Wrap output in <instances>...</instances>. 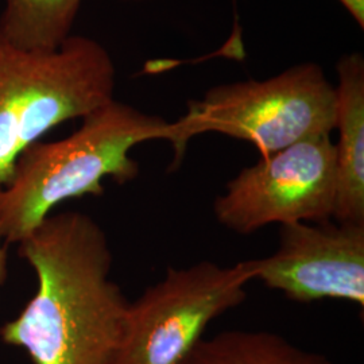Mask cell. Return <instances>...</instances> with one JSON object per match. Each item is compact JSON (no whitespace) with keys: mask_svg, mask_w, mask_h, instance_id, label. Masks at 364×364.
I'll list each match as a JSON object with an SVG mask.
<instances>
[{"mask_svg":"<svg viewBox=\"0 0 364 364\" xmlns=\"http://www.w3.org/2000/svg\"><path fill=\"white\" fill-rule=\"evenodd\" d=\"M18 247L37 290L1 326V340L34 364H112L130 301L111 278L105 230L81 212L52 213Z\"/></svg>","mask_w":364,"mask_h":364,"instance_id":"1","label":"cell"},{"mask_svg":"<svg viewBox=\"0 0 364 364\" xmlns=\"http://www.w3.org/2000/svg\"><path fill=\"white\" fill-rule=\"evenodd\" d=\"M69 136L39 141L15 164L0 189V236L19 243L68 200L105 193L103 180L123 185L139 174L130 151L149 141H168L170 122L111 100L81 119Z\"/></svg>","mask_w":364,"mask_h":364,"instance_id":"2","label":"cell"},{"mask_svg":"<svg viewBox=\"0 0 364 364\" xmlns=\"http://www.w3.org/2000/svg\"><path fill=\"white\" fill-rule=\"evenodd\" d=\"M115 82L114 61L95 39L70 36L52 52H28L0 36V189L45 134L114 100Z\"/></svg>","mask_w":364,"mask_h":364,"instance_id":"3","label":"cell"},{"mask_svg":"<svg viewBox=\"0 0 364 364\" xmlns=\"http://www.w3.org/2000/svg\"><path fill=\"white\" fill-rule=\"evenodd\" d=\"M335 85L321 66L304 63L274 77L210 88L170 123L171 168L181 164L195 136L216 132L252 144L260 156L335 130Z\"/></svg>","mask_w":364,"mask_h":364,"instance_id":"4","label":"cell"},{"mask_svg":"<svg viewBox=\"0 0 364 364\" xmlns=\"http://www.w3.org/2000/svg\"><path fill=\"white\" fill-rule=\"evenodd\" d=\"M251 281L250 259L232 266L201 260L169 267L130 302L112 364H183L209 324L245 302Z\"/></svg>","mask_w":364,"mask_h":364,"instance_id":"5","label":"cell"},{"mask_svg":"<svg viewBox=\"0 0 364 364\" xmlns=\"http://www.w3.org/2000/svg\"><path fill=\"white\" fill-rule=\"evenodd\" d=\"M335 208V146L331 135L301 141L240 170L216 197V220L251 235L270 224L331 220Z\"/></svg>","mask_w":364,"mask_h":364,"instance_id":"6","label":"cell"},{"mask_svg":"<svg viewBox=\"0 0 364 364\" xmlns=\"http://www.w3.org/2000/svg\"><path fill=\"white\" fill-rule=\"evenodd\" d=\"M250 264L254 279L291 301L343 299L364 306V224L281 225L277 251Z\"/></svg>","mask_w":364,"mask_h":364,"instance_id":"7","label":"cell"},{"mask_svg":"<svg viewBox=\"0 0 364 364\" xmlns=\"http://www.w3.org/2000/svg\"><path fill=\"white\" fill-rule=\"evenodd\" d=\"M335 208L338 223L364 224V58L346 54L336 65Z\"/></svg>","mask_w":364,"mask_h":364,"instance_id":"8","label":"cell"},{"mask_svg":"<svg viewBox=\"0 0 364 364\" xmlns=\"http://www.w3.org/2000/svg\"><path fill=\"white\" fill-rule=\"evenodd\" d=\"M183 364H336L269 331H224L204 338Z\"/></svg>","mask_w":364,"mask_h":364,"instance_id":"9","label":"cell"},{"mask_svg":"<svg viewBox=\"0 0 364 364\" xmlns=\"http://www.w3.org/2000/svg\"><path fill=\"white\" fill-rule=\"evenodd\" d=\"M82 0H4L0 36L28 52H52L70 37Z\"/></svg>","mask_w":364,"mask_h":364,"instance_id":"10","label":"cell"},{"mask_svg":"<svg viewBox=\"0 0 364 364\" xmlns=\"http://www.w3.org/2000/svg\"><path fill=\"white\" fill-rule=\"evenodd\" d=\"M340 3L346 7V10L351 14L356 23L364 27V0H340Z\"/></svg>","mask_w":364,"mask_h":364,"instance_id":"11","label":"cell"},{"mask_svg":"<svg viewBox=\"0 0 364 364\" xmlns=\"http://www.w3.org/2000/svg\"><path fill=\"white\" fill-rule=\"evenodd\" d=\"M4 245L6 243L0 236V290L6 282V278H7V251H6Z\"/></svg>","mask_w":364,"mask_h":364,"instance_id":"12","label":"cell"},{"mask_svg":"<svg viewBox=\"0 0 364 364\" xmlns=\"http://www.w3.org/2000/svg\"><path fill=\"white\" fill-rule=\"evenodd\" d=\"M131 1H144V0H131Z\"/></svg>","mask_w":364,"mask_h":364,"instance_id":"13","label":"cell"}]
</instances>
